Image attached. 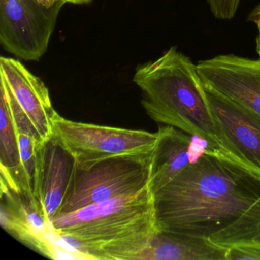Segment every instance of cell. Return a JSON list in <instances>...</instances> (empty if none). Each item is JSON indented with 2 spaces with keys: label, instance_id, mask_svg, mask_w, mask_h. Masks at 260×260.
<instances>
[{
  "label": "cell",
  "instance_id": "ac0fdd59",
  "mask_svg": "<svg viewBox=\"0 0 260 260\" xmlns=\"http://www.w3.org/2000/svg\"><path fill=\"white\" fill-rule=\"evenodd\" d=\"M247 20L255 24L260 31V4L249 13Z\"/></svg>",
  "mask_w": 260,
  "mask_h": 260
},
{
  "label": "cell",
  "instance_id": "8fae6325",
  "mask_svg": "<svg viewBox=\"0 0 260 260\" xmlns=\"http://www.w3.org/2000/svg\"><path fill=\"white\" fill-rule=\"evenodd\" d=\"M0 77L5 80L13 96L44 141L52 137V120L57 113L51 103L49 90L37 76L19 59L0 57Z\"/></svg>",
  "mask_w": 260,
  "mask_h": 260
},
{
  "label": "cell",
  "instance_id": "7c38bea8",
  "mask_svg": "<svg viewBox=\"0 0 260 260\" xmlns=\"http://www.w3.org/2000/svg\"><path fill=\"white\" fill-rule=\"evenodd\" d=\"M157 133V141L151 154L149 180V188L153 194L173 180L208 147L196 150V137L173 126L159 127Z\"/></svg>",
  "mask_w": 260,
  "mask_h": 260
},
{
  "label": "cell",
  "instance_id": "9c48e42d",
  "mask_svg": "<svg viewBox=\"0 0 260 260\" xmlns=\"http://www.w3.org/2000/svg\"><path fill=\"white\" fill-rule=\"evenodd\" d=\"M204 85L260 116V60L233 54L199 61Z\"/></svg>",
  "mask_w": 260,
  "mask_h": 260
},
{
  "label": "cell",
  "instance_id": "4fadbf2b",
  "mask_svg": "<svg viewBox=\"0 0 260 260\" xmlns=\"http://www.w3.org/2000/svg\"><path fill=\"white\" fill-rule=\"evenodd\" d=\"M226 252L207 237L159 231L135 260H226Z\"/></svg>",
  "mask_w": 260,
  "mask_h": 260
},
{
  "label": "cell",
  "instance_id": "ba28073f",
  "mask_svg": "<svg viewBox=\"0 0 260 260\" xmlns=\"http://www.w3.org/2000/svg\"><path fill=\"white\" fill-rule=\"evenodd\" d=\"M204 86L211 115L231 159L260 176L259 115Z\"/></svg>",
  "mask_w": 260,
  "mask_h": 260
},
{
  "label": "cell",
  "instance_id": "d6986e66",
  "mask_svg": "<svg viewBox=\"0 0 260 260\" xmlns=\"http://www.w3.org/2000/svg\"><path fill=\"white\" fill-rule=\"evenodd\" d=\"M65 4H73V5H86L89 4L93 0H62Z\"/></svg>",
  "mask_w": 260,
  "mask_h": 260
},
{
  "label": "cell",
  "instance_id": "2e32d148",
  "mask_svg": "<svg viewBox=\"0 0 260 260\" xmlns=\"http://www.w3.org/2000/svg\"><path fill=\"white\" fill-rule=\"evenodd\" d=\"M214 17L221 20H231L235 16L240 0H207Z\"/></svg>",
  "mask_w": 260,
  "mask_h": 260
},
{
  "label": "cell",
  "instance_id": "9a60e30c",
  "mask_svg": "<svg viewBox=\"0 0 260 260\" xmlns=\"http://www.w3.org/2000/svg\"><path fill=\"white\" fill-rule=\"evenodd\" d=\"M216 244L223 247L235 245L260 246V198L232 224L210 237Z\"/></svg>",
  "mask_w": 260,
  "mask_h": 260
},
{
  "label": "cell",
  "instance_id": "6da1fadb",
  "mask_svg": "<svg viewBox=\"0 0 260 260\" xmlns=\"http://www.w3.org/2000/svg\"><path fill=\"white\" fill-rule=\"evenodd\" d=\"M260 198V176L217 150L205 151L153 194L159 231L210 238Z\"/></svg>",
  "mask_w": 260,
  "mask_h": 260
},
{
  "label": "cell",
  "instance_id": "7a4b0ae2",
  "mask_svg": "<svg viewBox=\"0 0 260 260\" xmlns=\"http://www.w3.org/2000/svg\"><path fill=\"white\" fill-rule=\"evenodd\" d=\"M133 81L142 91L141 104L153 121L197 137L232 159L211 115L197 64L176 47L139 65Z\"/></svg>",
  "mask_w": 260,
  "mask_h": 260
},
{
  "label": "cell",
  "instance_id": "5b68a950",
  "mask_svg": "<svg viewBox=\"0 0 260 260\" xmlns=\"http://www.w3.org/2000/svg\"><path fill=\"white\" fill-rule=\"evenodd\" d=\"M52 137L74 157L78 168L122 155L150 154L158 139L155 133L77 122L56 113Z\"/></svg>",
  "mask_w": 260,
  "mask_h": 260
},
{
  "label": "cell",
  "instance_id": "e0dca14e",
  "mask_svg": "<svg viewBox=\"0 0 260 260\" xmlns=\"http://www.w3.org/2000/svg\"><path fill=\"white\" fill-rule=\"evenodd\" d=\"M260 260V246L240 244L228 248L226 260Z\"/></svg>",
  "mask_w": 260,
  "mask_h": 260
},
{
  "label": "cell",
  "instance_id": "277c9868",
  "mask_svg": "<svg viewBox=\"0 0 260 260\" xmlns=\"http://www.w3.org/2000/svg\"><path fill=\"white\" fill-rule=\"evenodd\" d=\"M151 154L113 156L86 168L76 166L59 214L139 192L149 185Z\"/></svg>",
  "mask_w": 260,
  "mask_h": 260
},
{
  "label": "cell",
  "instance_id": "30bf717a",
  "mask_svg": "<svg viewBox=\"0 0 260 260\" xmlns=\"http://www.w3.org/2000/svg\"><path fill=\"white\" fill-rule=\"evenodd\" d=\"M76 162L71 153L53 137L41 143L35 179L34 194L48 220L60 213L72 181Z\"/></svg>",
  "mask_w": 260,
  "mask_h": 260
},
{
  "label": "cell",
  "instance_id": "3957f363",
  "mask_svg": "<svg viewBox=\"0 0 260 260\" xmlns=\"http://www.w3.org/2000/svg\"><path fill=\"white\" fill-rule=\"evenodd\" d=\"M60 235L75 238L85 259L135 260L159 231L149 185L139 192L57 214Z\"/></svg>",
  "mask_w": 260,
  "mask_h": 260
},
{
  "label": "cell",
  "instance_id": "ffe728a7",
  "mask_svg": "<svg viewBox=\"0 0 260 260\" xmlns=\"http://www.w3.org/2000/svg\"><path fill=\"white\" fill-rule=\"evenodd\" d=\"M42 5L45 6L47 7H51L55 5L59 1H62V0H37ZM63 2V1H62Z\"/></svg>",
  "mask_w": 260,
  "mask_h": 260
},
{
  "label": "cell",
  "instance_id": "8992f818",
  "mask_svg": "<svg viewBox=\"0 0 260 260\" xmlns=\"http://www.w3.org/2000/svg\"><path fill=\"white\" fill-rule=\"evenodd\" d=\"M64 5L62 1L47 7L37 0H0V45L16 58L39 61Z\"/></svg>",
  "mask_w": 260,
  "mask_h": 260
},
{
  "label": "cell",
  "instance_id": "44dd1931",
  "mask_svg": "<svg viewBox=\"0 0 260 260\" xmlns=\"http://www.w3.org/2000/svg\"><path fill=\"white\" fill-rule=\"evenodd\" d=\"M255 51L258 55V60H260V31H258V36L255 39Z\"/></svg>",
  "mask_w": 260,
  "mask_h": 260
},
{
  "label": "cell",
  "instance_id": "52a82bcc",
  "mask_svg": "<svg viewBox=\"0 0 260 260\" xmlns=\"http://www.w3.org/2000/svg\"><path fill=\"white\" fill-rule=\"evenodd\" d=\"M1 226L36 252L53 259L83 257L63 241L33 193L1 185Z\"/></svg>",
  "mask_w": 260,
  "mask_h": 260
},
{
  "label": "cell",
  "instance_id": "5bb4252c",
  "mask_svg": "<svg viewBox=\"0 0 260 260\" xmlns=\"http://www.w3.org/2000/svg\"><path fill=\"white\" fill-rule=\"evenodd\" d=\"M0 92L1 184L14 189L26 190L33 193L22 170L17 131L13 121L7 90L1 83Z\"/></svg>",
  "mask_w": 260,
  "mask_h": 260
}]
</instances>
